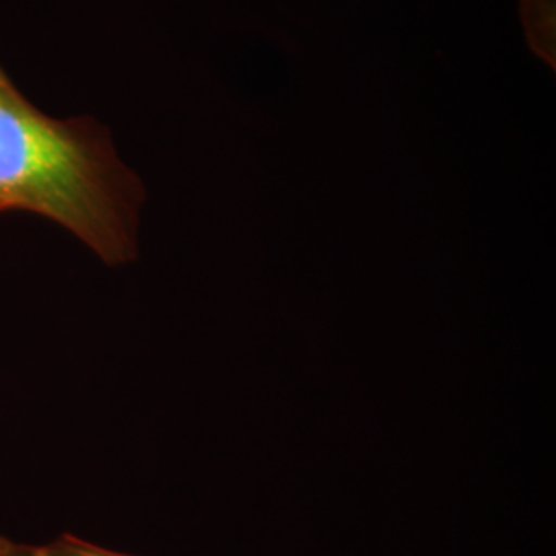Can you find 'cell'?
<instances>
[{"label":"cell","mask_w":556,"mask_h":556,"mask_svg":"<svg viewBox=\"0 0 556 556\" xmlns=\"http://www.w3.org/2000/svg\"><path fill=\"white\" fill-rule=\"evenodd\" d=\"M144 188L91 116L54 118L0 62V213L54 220L108 266L139 256Z\"/></svg>","instance_id":"obj_1"},{"label":"cell","mask_w":556,"mask_h":556,"mask_svg":"<svg viewBox=\"0 0 556 556\" xmlns=\"http://www.w3.org/2000/svg\"><path fill=\"white\" fill-rule=\"evenodd\" d=\"M521 15L532 50L555 68V0H521Z\"/></svg>","instance_id":"obj_2"},{"label":"cell","mask_w":556,"mask_h":556,"mask_svg":"<svg viewBox=\"0 0 556 556\" xmlns=\"http://www.w3.org/2000/svg\"><path fill=\"white\" fill-rule=\"evenodd\" d=\"M0 556H132L114 553L108 548L96 546L87 540L64 534L50 544H21L11 538L0 536Z\"/></svg>","instance_id":"obj_3"}]
</instances>
